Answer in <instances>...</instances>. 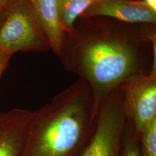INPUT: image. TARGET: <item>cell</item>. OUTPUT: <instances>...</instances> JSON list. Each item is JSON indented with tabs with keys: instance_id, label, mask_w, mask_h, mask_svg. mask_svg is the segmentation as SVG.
Here are the masks:
<instances>
[{
	"instance_id": "obj_7",
	"label": "cell",
	"mask_w": 156,
	"mask_h": 156,
	"mask_svg": "<svg viewBox=\"0 0 156 156\" xmlns=\"http://www.w3.org/2000/svg\"><path fill=\"white\" fill-rule=\"evenodd\" d=\"M33 112L15 109L0 112V156H20Z\"/></svg>"
},
{
	"instance_id": "obj_10",
	"label": "cell",
	"mask_w": 156,
	"mask_h": 156,
	"mask_svg": "<svg viewBox=\"0 0 156 156\" xmlns=\"http://www.w3.org/2000/svg\"><path fill=\"white\" fill-rule=\"evenodd\" d=\"M120 156H142L140 136L133 124L127 119L122 135Z\"/></svg>"
},
{
	"instance_id": "obj_4",
	"label": "cell",
	"mask_w": 156,
	"mask_h": 156,
	"mask_svg": "<svg viewBox=\"0 0 156 156\" xmlns=\"http://www.w3.org/2000/svg\"><path fill=\"white\" fill-rule=\"evenodd\" d=\"M126 119L122 96L117 87L101 103L94 131L81 156H120Z\"/></svg>"
},
{
	"instance_id": "obj_11",
	"label": "cell",
	"mask_w": 156,
	"mask_h": 156,
	"mask_svg": "<svg viewBox=\"0 0 156 156\" xmlns=\"http://www.w3.org/2000/svg\"><path fill=\"white\" fill-rule=\"evenodd\" d=\"M140 145L142 156H156V119L140 132Z\"/></svg>"
},
{
	"instance_id": "obj_6",
	"label": "cell",
	"mask_w": 156,
	"mask_h": 156,
	"mask_svg": "<svg viewBox=\"0 0 156 156\" xmlns=\"http://www.w3.org/2000/svg\"><path fill=\"white\" fill-rule=\"evenodd\" d=\"M80 17H108L128 23L154 24L156 22V12L146 5L142 0H99Z\"/></svg>"
},
{
	"instance_id": "obj_1",
	"label": "cell",
	"mask_w": 156,
	"mask_h": 156,
	"mask_svg": "<svg viewBox=\"0 0 156 156\" xmlns=\"http://www.w3.org/2000/svg\"><path fill=\"white\" fill-rule=\"evenodd\" d=\"M65 34L59 57L66 70L87 82L98 107L127 78L151 73L153 24L128 23L108 17L83 18Z\"/></svg>"
},
{
	"instance_id": "obj_5",
	"label": "cell",
	"mask_w": 156,
	"mask_h": 156,
	"mask_svg": "<svg viewBox=\"0 0 156 156\" xmlns=\"http://www.w3.org/2000/svg\"><path fill=\"white\" fill-rule=\"evenodd\" d=\"M119 89L127 119L140 136L142 129L156 119V73L133 75Z\"/></svg>"
},
{
	"instance_id": "obj_15",
	"label": "cell",
	"mask_w": 156,
	"mask_h": 156,
	"mask_svg": "<svg viewBox=\"0 0 156 156\" xmlns=\"http://www.w3.org/2000/svg\"><path fill=\"white\" fill-rule=\"evenodd\" d=\"M9 0H0V6H5Z\"/></svg>"
},
{
	"instance_id": "obj_8",
	"label": "cell",
	"mask_w": 156,
	"mask_h": 156,
	"mask_svg": "<svg viewBox=\"0 0 156 156\" xmlns=\"http://www.w3.org/2000/svg\"><path fill=\"white\" fill-rule=\"evenodd\" d=\"M48 37L50 49L60 56L65 33L58 17L57 0H29Z\"/></svg>"
},
{
	"instance_id": "obj_16",
	"label": "cell",
	"mask_w": 156,
	"mask_h": 156,
	"mask_svg": "<svg viewBox=\"0 0 156 156\" xmlns=\"http://www.w3.org/2000/svg\"><path fill=\"white\" fill-rule=\"evenodd\" d=\"M95 1H99V0H95Z\"/></svg>"
},
{
	"instance_id": "obj_3",
	"label": "cell",
	"mask_w": 156,
	"mask_h": 156,
	"mask_svg": "<svg viewBox=\"0 0 156 156\" xmlns=\"http://www.w3.org/2000/svg\"><path fill=\"white\" fill-rule=\"evenodd\" d=\"M50 46L29 0H9L0 26V50L13 55L19 51H46Z\"/></svg>"
},
{
	"instance_id": "obj_13",
	"label": "cell",
	"mask_w": 156,
	"mask_h": 156,
	"mask_svg": "<svg viewBox=\"0 0 156 156\" xmlns=\"http://www.w3.org/2000/svg\"><path fill=\"white\" fill-rule=\"evenodd\" d=\"M142 1L152 11L156 12V0H142Z\"/></svg>"
},
{
	"instance_id": "obj_2",
	"label": "cell",
	"mask_w": 156,
	"mask_h": 156,
	"mask_svg": "<svg viewBox=\"0 0 156 156\" xmlns=\"http://www.w3.org/2000/svg\"><path fill=\"white\" fill-rule=\"evenodd\" d=\"M98 107L80 78L33 112L20 156H81L94 131Z\"/></svg>"
},
{
	"instance_id": "obj_9",
	"label": "cell",
	"mask_w": 156,
	"mask_h": 156,
	"mask_svg": "<svg viewBox=\"0 0 156 156\" xmlns=\"http://www.w3.org/2000/svg\"><path fill=\"white\" fill-rule=\"evenodd\" d=\"M95 0H57L59 21L64 33L73 30L76 19Z\"/></svg>"
},
{
	"instance_id": "obj_14",
	"label": "cell",
	"mask_w": 156,
	"mask_h": 156,
	"mask_svg": "<svg viewBox=\"0 0 156 156\" xmlns=\"http://www.w3.org/2000/svg\"><path fill=\"white\" fill-rule=\"evenodd\" d=\"M4 7H5V6H0V26H1V23H2V19H3V16H4Z\"/></svg>"
},
{
	"instance_id": "obj_12",
	"label": "cell",
	"mask_w": 156,
	"mask_h": 156,
	"mask_svg": "<svg viewBox=\"0 0 156 156\" xmlns=\"http://www.w3.org/2000/svg\"><path fill=\"white\" fill-rule=\"evenodd\" d=\"M12 56L11 55L0 50V78L8 66Z\"/></svg>"
}]
</instances>
